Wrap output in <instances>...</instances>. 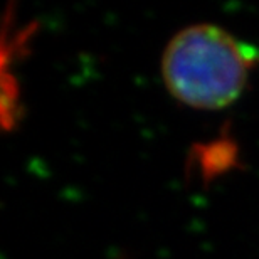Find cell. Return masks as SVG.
Returning <instances> with one entry per match:
<instances>
[{
	"mask_svg": "<svg viewBox=\"0 0 259 259\" xmlns=\"http://www.w3.org/2000/svg\"><path fill=\"white\" fill-rule=\"evenodd\" d=\"M259 54L214 24L179 30L162 56V77L175 100L195 110H222L242 95Z\"/></svg>",
	"mask_w": 259,
	"mask_h": 259,
	"instance_id": "cell-1",
	"label": "cell"
}]
</instances>
